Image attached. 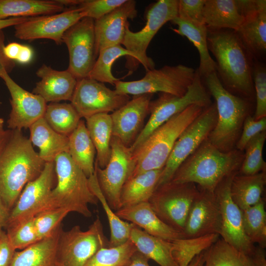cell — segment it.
<instances>
[{
    "mask_svg": "<svg viewBox=\"0 0 266 266\" xmlns=\"http://www.w3.org/2000/svg\"><path fill=\"white\" fill-rule=\"evenodd\" d=\"M207 29L208 49L220 82L231 93L250 100L254 95L252 56L235 31Z\"/></svg>",
    "mask_w": 266,
    "mask_h": 266,
    "instance_id": "1",
    "label": "cell"
},
{
    "mask_svg": "<svg viewBox=\"0 0 266 266\" xmlns=\"http://www.w3.org/2000/svg\"><path fill=\"white\" fill-rule=\"evenodd\" d=\"M0 154V194L11 210L26 184L37 178L45 163L22 130H11Z\"/></svg>",
    "mask_w": 266,
    "mask_h": 266,
    "instance_id": "2",
    "label": "cell"
},
{
    "mask_svg": "<svg viewBox=\"0 0 266 266\" xmlns=\"http://www.w3.org/2000/svg\"><path fill=\"white\" fill-rule=\"evenodd\" d=\"M244 154L236 148L222 152L207 139L178 167L171 182L192 183L200 189L214 192L226 177L238 172Z\"/></svg>",
    "mask_w": 266,
    "mask_h": 266,
    "instance_id": "3",
    "label": "cell"
},
{
    "mask_svg": "<svg viewBox=\"0 0 266 266\" xmlns=\"http://www.w3.org/2000/svg\"><path fill=\"white\" fill-rule=\"evenodd\" d=\"M202 79L215 100L217 111L216 124L207 139L220 151H230L235 148L244 122L250 115L249 100L228 91L220 82L216 71Z\"/></svg>",
    "mask_w": 266,
    "mask_h": 266,
    "instance_id": "4",
    "label": "cell"
},
{
    "mask_svg": "<svg viewBox=\"0 0 266 266\" xmlns=\"http://www.w3.org/2000/svg\"><path fill=\"white\" fill-rule=\"evenodd\" d=\"M204 108L196 104L191 105L156 129L132 153L136 164L132 177L147 171L163 168L180 134Z\"/></svg>",
    "mask_w": 266,
    "mask_h": 266,
    "instance_id": "5",
    "label": "cell"
},
{
    "mask_svg": "<svg viewBox=\"0 0 266 266\" xmlns=\"http://www.w3.org/2000/svg\"><path fill=\"white\" fill-rule=\"evenodd\" d=\"M54 164L57 184L51 191L47 209L64 208L91 217L88 205L99 201L90 188L88 178L67 153L59 155Z\"/></svg>",
    "mask_w": 266,
    "mask_h": 266,
    "instance_id": "6",
    "label": "cell"
},
{
    "mask_svg": "<svg viewBox=\"0 0 266 266\" xmlns=\"http://www.w3.org/2000/svg\"><path fill=\"white\" fill-rule=\"evenodd\" d=\"M212 103L211 95L204 85L198 69L194 81L182 97L161 93L149 104L150 118L134 143L130 147L135 151L158 127L188 106L196 104L205 108Z\"/></svg>",
    "mask_w": 266,
    "mask_h": 266,
    "instance_id": "7",
    "label": "cell"
},
{
    "mask_svg": "<svg viewBox=\"0 0 266 266\" xmlns=\"http://www.w3.org/2000/svg\"><path fill=\"white\" fill-rule=\"evenodd\" d=\"M196 70L183 65L165 66L148 71L141 79L117 81L115 90L120 94L133 96L157 92L177 97L183 96L192 84Z\"/></svg>",
    "mask_w": 266,
    "mask_h": 266,
    "instance_id": "8",
    "label": "cell"
},
{
    "mask_svg": "<svg viewBox=\"0 0 266 266\" xmlns=\"http://www.w3.org/2000/svg\"><path fill=\"white\" fill-rule=\"evenodd\" d=\"M178 0H159L150 5L145 12L146 24L139 31L126 28L123 41L125 48L141 63L146 71L154 68V61L146 54L151 41L159 30L168 21L177 17Z\"/></svg>",
    "mask_w": 266,
    "mask_h": 266,
    "instance_id": "9",
    "label": "cell"
},
{
    "mask_svg": "<svg viewBox=\"0 0 266 266\" xmlns=\"http://www.w3.org/2000/svg\"><path fill=\"white\" fill-rule=\"evenodd\" d=\"M199 191L194 183L169 181L157 187L148 202L162 221L183 233L190 207Z\"/></svg>",
    "mask_w": 266,
    "mask_h": 266,
    "instance_id": "10",
    "label": "cell"
},
{
    "mask_svg": "<svg viewBox=\"0 0 266 266\" xmlns=\"http://www.w3.org/2000/svg\"><path fill=\"white\" fill-rule=\"evenodd\" d=\"M217 120V111L214 102L204 108L182 132L173 145L156 188L170 181L180 165L207 138Z\"/></svg>",
    "mask_w": 266,
    "mask_h": 266,
    "instance_id": "11",
    "label": "cell"
},
{
    "mask_svg": "<svg viewBox=\"0 0 266 266\" xmlns=\"http://www.w3.org/2000/svg\"><path fill=\"white\" fill-rule=\"evenodd\" d=\"M108 244L101 222L97 217L85 231H82L78 225L68 231H62L58 242L57 261L64 266H83L97 251L108 247Z\"/></svg>",
    "mask_w": 266,
    "mask_h": 266,
    "instance_id": "12",
    "label": "cell"
},
{
    "mask_svg": "<svg viewBox=\"0 0 266 266\" xmlns=\"http://www.w3.org/2000/svg\"><path fill=\"white\" fill-rule=\"evenodd\" d=\"M110 147V157L106 166L100 168L95 161V169L100 189L110 207L116 211L121 208L122 187L132 177L136 163L130 147L116 137L112 136Z\"/></svg>",
    "mask_w": 266,
    "mask_h": 266,
    "instance_id": "13",
    "label": "cell"
},
{
    "mask_svg": "<svg viewBox=\"0 0 266 266\" xmlns=\"http://www.w3.org/2000/svg\"><path fill=\"white\" fill-rule=\"evenodd\" d=\"M107 87L103 83L89 77L77 80L71 104L81 118H87L100 113L118 109L131 99Z\"/></svg>",
    "mask_w": 266,
    "mask_h": 266,
    "instance_id": "14",
    "label": "cell"
},
{
    "mask_svg": "<svg viewBox=\"0 0 266 266\" xmlns=\"http://www.w3.org/2000/svg\"><path fill=\"white\" fill-rule=\"evenodd\" d=\"M95 20L84 17L70 27L63 36L69 54L67 69L77 80L88 77L98 56L96 51Z\"/></svg>",
    "mask_w": 266,
    "mask_h": 266,
    "instance_id": "15",
    "label": "cell"
},
{
    "mask_svg": "<svg viewBox=\"0 0 266 266\" xmlns=\"http://www.w3.org/2000/svg\"><path fill=\"white\" fill-rule=\"evenodd\" d=\"M56 177L54 162L45 163L40 174L24 188L10 211L6 227L47 209Z\"/></svg>",
    "mask_w": 266,
    "mask_h": 266,
    "instance_id": "16",
    "label": "cell"
},
{
    "mask_svg": "<svg viewBox=\"0 0 266 266\" xmlns=\"http://www.w3.org/2000/svg\"><path fill=\"white\" fill-rule=\"evenodd\" d=\"M84 17L85 14L77 7L56 14L29 17L14 26V35L25 40L51 39L60 45L65 33Z\"/></svg>",
    "mask_w": 266,
    "mask_h": 266,
    "instance_id": "17",
    "label": "cell"
},
{
    "mask_svg": "<svg viewBox=\"0 0 266 266\" xmlns=\"http://www.w3.org/2000/svg\"><path fill=\"white\" fill-rule=\"evenodd\" d=\"M238 172L225 178L214 191L221 216V229L219 235L237 249L250 253L255 251L256 246L245 235L242 226L241 210L233 202L231 195V183L233 176Z\"/></svg>",
    "mask_w": 266,
    "mask_h": 266,
    "instance_id": "18",
    "label": "cell"
},
{
    "mask_svg": "<svg viewBox=\"0 0 266 266\" xmlns=\"http://www.w3.org/2000/svg\"><path fill=\"white\" fill-rule=\"evenodd\" d=\"M0 78L7 87L11 99V110L7 120L10 130L28 129L43 117L47 103L39 96L30 93L17 84L7 73Z\"/></svg>",
    "mask_w": 266,
    "mask_h": 266,
    "instance_id": "19",
    "label": "cell"
},
{
    "mask_svg": "<svg viewBox=\"0 0 266 266\" xmlns=\"http://www.w3.org/2000/svg\"><path fill=\"white\" fill-rule=\"evenodd\" d=\"M198 189L186 219L183 232L184 238L219 235L221 232L220 209L214 192Z\"/></svg>",
    "mask_w": 266,
    "mask_h": 266,
    "instance_id": "20",
    "label": "cell"
},
{
    "mask_svg": "<svg viewBox=\"0 0 266 266\" xmlns=\"http://www.w3.org/2000/svg\"><path fill=\"white\" fill-rule=\"evenodd\" d=\"M153 94L133 96L123 106L110 114L112 136L130 147L143 129L144 120L149 113Z\"/></svg>",
    "mask_w": 266,
    "mask_h": 266,
    "instance_id": "21",
    "label": "cell"
},
{
    "mask_svg": "<svg viewBox=\"0 0 266 266\" xmlns=\"http://www.w3.org/2000/svg\"><path fill=\"white\" fill-rule=\"evenodd\" d=\"M136 2L126 0L113 10L94 21L96 51L105 48L121 45L126 28L129 26L128 19L137 16Z\"/></svg>",
    "mask_w": 266,
    "mask_h": 266,
    "instance_id": "22",
    "label": "cell"
},
{
    "mask_svg": "<svg viewBox=\"0 0 266 266\" xmlns=\"http://www.w3.org/2000/svg\"><path fill=\"white\" fill-rule=\"evenodd\" d=\"M36 74L40 80L36 83L33 93L40 96L46 103L70 101L77 80L67 69L60 71L43 65Z\"/></svg>",
    "mask_w": 266,
    "mask_h": 266,
    "instance_id": "23",
    "label": "cell"
},
{
    "mask_svg": "<svg viewBox=\"0 0 266 266\" xmlns=\"http://www.w3.org/2000/svg\"><path fill=\"white\" fill-rule=\"evenodd\" d=\"M115 213L121 219L131 222L153 236L170 241L184 238L183 233L162 221L148 202L121 207Z\"/></svg>",
    "mask_w": 266,
    "mask_h": 266,
    "instance_id": "24",
    "label": "cell"
},
{
    "mask_svg": "<svg viewBox=\"0 0 266 266\" xmlns=\"http://www.w3.org/2000/svg\"><path fill=\"white\" fill-rule=\"evenodd\" d=\"M204 266H266L264 249L257 246L250 253L240 251L219 238L204 251Z\"/></svg>",
    "mask_w": 266,
    "mask_h": 266,
    "instance_id": "25",
    "label": "cell"
},
{
    "mask_svg": "<svg viewBox=\"0 0 266 266\" xmlns=\"http://www.w3.org/2000/svg\"><path fill=\"white\" fill-rule=\"evenodd\" d=\"M253 59L258 61L266 51V0H259L257 6L244 16L235 31Z\"/></svg>",
    "mask_w": 266,
    "mask_h": 266,
    "instance_id": "26",
    "label": "cell"
},
{
    "mask_svg": "<svg viewBox=\"0 0 266 266\" xmlns=\"http://www.w3.org/2000/svg\"><path fill=\"white\" fill-rule=\"evenodd\" d=\"M33 145L39 149L40 158L45 162H54L56 158L68 152V137L54 131L43 117L38 119L29 128Z\"/></svg>",
    "mask_w": 266,
    "mask_h": 266,
    "instance_id": "27",
    "label": "cell"
},
{
    "mask_svg": "<svg viewBox=\"0 0 266 266\" xmlns=\"http://www.w3.org/2000/svg\"><path fill=\"white\" fill-rule=\"evenodd\" d=\"M62 225L50 236L16 251L10 266H55Z\"/></svg>",
    "mask_w": 266,
    "mask_h": 266,
    "instance_id": "28",
    "label": "cell"
},
{
    "mask_svg": "<svg viewBox=\"0 0 266 266\" xmlns=\"http://www.w3.org/2000/svg\"><path fill=\"white\" fill-rule=\"evenodd\" d=\"M129 239L137 251L160 266H178L172 255L171 241L150 235L135 225Z\"/></svg>",
    "mask_w": 266,
    "mask_h": 266,
    "instance_id": "29",
    "label": "cell"
},
{
    "mask_svg": "<svg viewBox=\"0 0 266 266\" xmlns=\"http://www.w3.org/2000/svg\"><path fill=\"white\" fill-rule=\"evenodd\" d=\"M177 26L172 30L177 34L187 37L195 46L200 55L198 69L202 78L216 71L215 61L210 55L207 44V28L204 24H195L176 17L171 21Z\"/></svg>",
    "mask_w": 266,
    "mask_h": 266,
    "instance_id": "30",
    "label": "cell"
},
{
    "mask_svg": "<svg viewBox=\"0 0 266 266\" xmlns=\"http://www.w3.org/2000/svg\"><path fill=\"white\" fill-rule=\"evenodd\" d=\"M203 23L209 29H230L236 31L244 18L235 0H205Z\"/></svg>",
    "mask_w": 266,
    "mask_h": 266,
    "instance_id": "31",
    "label": "cell"
},
{
    "mask_svg": "<svg viewBox=\"0 0 266 266\" xmlns=\"http://www.w3.org/2000/svg\"><path fill=\"white\" fill-rule=\"evenodd\" d=\"M65 7L60 0H0V19L53 14Z\"/></svg>",
    "mask_w": 266,
    "mask_h": 266,
    "instance_id": "32",
    "label": "cell"
},
{
    "mask_svg": "<svg viewBox=\"0 0 266 266\" xmlns=\"http://www.w3.org/2000/svg\"><path fill=\"white\" fill-rule=\"evenodd\" d=\"M266 182V171L250 175L236 173L231 185L233 200L241 210L256 204L263 199Z\"/></svg>",
    "mask_w": 266,
    "mask_h": 266,
    "instance_id": "33",
    "label": "cell"
},
{
    "mask_svg": "<svg viewBox=\"0 0 266 266\" xmlns=\"http://www.w3.org/2000/svg\"><path fill=\"white\" fill-rule=\"evenodd\" d=\"M163 169L147 171L130 178L121 191V208L148 202L156 188Z\"/></svg>",
    "mask_w": 266,
    "mask_h": 266,
    "instance_id": "34",
    "label": "cell"
},
{
    "mask_svg": "<svg viewBox=\"0 0 266 266\" xmlns=\"http://www.w3.org/2000/svg\"><path fill=\"white\" fill-rule=\"evenodd\" d=\"M68 137V154L88 178L95 172L96 150L84 120Z\"/></svg>",
    "mask_w": 266,
    "mask_h": 266,
    "instance_id": "35",
    "label": "cell"
},
{
    "mask_svg": "<svg viewBox=\"0 0 266 266\" xmlns=\"http://www.w3.org/2000/svg\"><path fill=\"white\" fill-rule=\"evenodd\" d=\"M85 120L86 127L96 150V161L100 168H104L111 155L112 123L110 114H97Z\"/></svg>",
    "mask_w": 266,
    "mask_h": 266,
    "instance_id": "36",
    "label": "cell"
},
{
    "mask_svg": "<svg viewBox=\"0 0 266 266\" xmlns=\"http://www.w3.org/2000/svg\"><path fill=\"white\" fill-rule=\"evenodd\" d=\"M88 182L91 191L101 203L107 216L110 230L108 247L124 244L129 239L130 232L134 224L121 219L113 212L100 189L95 169L94 173L88 177Z\"/></svg>",
    "mask_w": 266,
    "mask_h": 266,
    "instance_id": "37",
    "label": "cell"
},
{
    "mask_svg": "<svg viewBox=\"0 0 266 266\" xmlns=\"http://www.w3.org/2000/svg\"><path fill=\"white\" fill-rule=\"evenodd\" d=\"M43 118L54 131L68 136L81 118L71 103L54 102L47 104Z\"/></svg>",
    "mask_w": 266,
    "mask_h": 266,
    "instance_id": "38",
    "label": "cell"
},
{
    "mask_svg": "<svg viewBox=\"0 0 266 266\" xmlns=\"http://www.w3.org/2000/svg\"><path fill=\"white\" fill-rule=\"evenodd\" d=\"M244 232L254 244L266 246V213L263 199L256 204L241 210Z\"/></svg>",
    "mask_w": 266,
    "mask_h": 266,
    "instance_id": "39",
    "label": "cell"
},
{
    "mask_svg": "<svg viewBox=\"0 0 266 266\" xmlns=\"http://www.w3.org/2000/svg\"><path fill=\"white\" fill-rule=\"evenodd\" d=\"M219 237L213 233L172 241L173 257L178 266H187L195 256L207 249Z\"/></svg>",
    "mask_w": 266,
    "mask_h": 266,
    "instance_id": "40",
    "label": "cell"
},
{
    "mask_svg": "<svg viewBox=\"0 0 266 266\" xmlns=\"http://www.w3.org/2000/svg\"><path fill=\"white\" fill-rule=\"evenodd\" d=\"M124 56L133 58V54L121 45L101 50L88 77L101 83H108L114 85L115 83L120 79L116 78L112 74V66L117 59Z\"/></svg>",
    "mask_w": 266,
    "mask_h": 266,
    "instance_id": "41",
    "label": "cell"
},
{
    "mask_svg": "<svg viewBox=\"0 0 266 266\" xmlns=\"http://www.w3.org/2000/svg\"><path fill=\"white\" fill-rule=\"evenodd\" d=\"M136 251L134 244L129 239L119 246L101 248L83 266H127Z\"/></svg>",
    "mask_w": 266,
    "mask_h": 266,
    "instance_id": "42",
    "label": "cell"
},
{
    "mask_svg": "<svg viewBox=\"0 0 266 266\" xmlns=\"http://www.w3.org/2000/svg\"><path fill=\"white\" fill-rule=\"evenodd\" d=\"M266 139V132H263L251 138L246 145L244 158L238 173L242 175H254L265 171L266 163L262 153Z\"/></svg>",
    "mask_w": 266,
    "mask_h": 266,
    "instance_id": "43",
    "label": "cell"
},
{
    "mask_svg": "<svg viewBox=\"0 0 266 266\" xmlns=\"http://www.w3.org/2000/svg\"><path fill=\"white\" fill-rule=\"evenodd\" d=\"M34 217L6 227V232L12 246L22 250L40 240L34 224Z\"/></svg>",
    "mask_w": 266,
    "mask_h": 266,
    "instance_id": "44",
    "label": "cell"
},
{
    "mask_svg": "<svg viewBox=\"0 0 266 266\" xmlns=\"http://www.w3.org/2000/svg\"><path fill=\"white\" fill-rule=\"evenodd\" d=\"M70 212L66 208H55L45 210L34 216V226L39 239L51 235L62 225V221Z\"/></svg>",
    "mask_w": 266,
    "mask_h": 266,
    "instance_id": "45",
    "label": "cell"
},
{
    "mask_svg": "<svg viewBox=\"0 0 266 266\" xmlns=\"http://www.w3.org/2000/svg\"><path fill=\"white\" fill-rule=\"evenodd\" d=\"M253 79L256 100L253 117L257 120L266 117V68L259 61L254 62Z\"/></svg>",
    "mask_w": 266,
    "mask_h": 266,
    "instance_id": "46",
    "label": "cell"
},
{
    "mask_svg": "<svg viewBox=\"0 0 266 266\" xmlns=\"http://www.w3.org/2000/svg\"><path fill=\"white\" fill-rule=\"evenodd\" d=\"M126 0H81L77 6L85 14V17L94 20L109 13Z\"/></svg>",
    "mask_w": 266,
    "mask_h": 266,
    "instance_id": "47",
    "label": "cell"
},
{
    "mask_svg": "<svg viewBox=\"0 0 266 266\" xmlns=\"http://www.w3.org/2000/svg\"><path fill=\"white\" fill-rule=\"evenodd\" d=\"M205 1V0H179L177 17L195 24H204L203 12Z\"/></svg>",
    "mask_w": 266,
    "mask_h": 266,
    "instance_id": "48",
    "label": "cell"
},
{
    "mask_svg": "<svg viewBox=\"0 0 266 266\" xmlns=\"http://www.w3.org/2000/svg\"><path fill=\"white\" fill-rule=\"evenodd\" d=\"M266 130V117L256 120L249 115L245 119L240 137L235 148L240 151L244 150L248 141L258 134Z\"/></svg>",
    "mask_w": 266,
    "mask_h": 266,
    "instance_id": "49",
    "label": "cell"
},
{
    "mask_svg": "<svg viewBox=\"0 0 266 266\" xmlns=\"http://www.w3.org/2000/svg\"><path fill=\"white\" fill-rule=\"evenodd\" d=\"M16 251L3 231L0 234V266H10Z\"/></svg>",
    "mask_w": 266,
    "mask_h": 266,
    "instance_id": "50",
    "label": "cell"
},
{
    "mask_svg": "<svg viewBox=\"0 0 266 266\" xmlns=\"http://www.w3.org/2000/svg\"><path fill=\"white\" fill-rule=\"evenodd\" d=\"M5 36L0 31V77L5 73L9 74L15 66V62L6 57L4 53Z\"/></svg>",
    "mask_w": 266,
    "mask_h": 266,
    "instance_id": "51",
    "label": "cell"
},
{
    "mask_svg": "<svg viewBox=\"0 0 266 266\" xmlns=\"http://www.w3.org/2000/svg\"><path fill=\"white\" fill-rule=\"evenodd\" d=\"M33 57V49L29 46L21 45L18 57L16 61L21 64L30 63Z\"/></svg>",
    "mask_w": 266,
    "mask_h": 266,
    "instance_id": "52",
    "label": "cell"
},
{
    "mask_svg": "<svg viewBox=\"0 0 266 266\" xmlns=\"http://www.w3.org/2000/svg\"><path fill=\"white\" fill-rule=\"evenodd\" d=\"M22 44L17 42H10L5 45L4 53L7 58L13 61H16Z\"/></svg>",
    "mask_w": 266,
    "mask_h": 266,
    "instance_id": "53",
    "label": "cell"
},
{
    "mask_svg": "<svg viewBox=\"0 0 266 266\" xmlns=\"http://www.w3.org/2000/svg\"><path fill=\"white\" fill-rule=\"evenodd\" d=\"M10 210L5 205L0 194V234L5 228L9 217Z\"/></svg>",
    "mask_w": 266,
    "mask_h": 266,
    "instance_id": "54",
    "label": "cell"
},
{
    "mask_svg": "<svg viewBox=\"0 0 266 266\" xmlns=\"http://www.w3.org/2000/svg\"><path fill=\"white\" fill-rule=\"evenodd\" d=\"M149 259L141 253L136 251L132 258L130 264L127 266H150Z\"/></svg>",
    "mask_w": 266,
    "mask_h": 266,
    "instance_id": "55",
    "label": "cell"
},
{
    "mask_svg": "<svg viewBox=\"0 0 266 266\" xmlns=\"http://www.w3.org/2000/svg\"><path fill=\"white\" fill-rule=\"evenodd\" d=\"M27 18V17H18L0 19V31L2 30V29L4 28L12 26H14L19 23L24 22Z\"/></svg>",
    "mask_w": 266,
    "mask_h": 266,
    "instance_id": "56",
    "label": "cell"
},
{
    "mask_svg": "<svg viewBox=\"0 0 266 266\" xmlns=\"http://www.w3.org/2000/svg\"><path fill=\"white\" fill-rule=\"evenodd\" d=\"M11 132V130H5L3 128L0 129V154L7 142Z\"/></svg>",
    "mask_w": 266,
    "mask_h": 266,
    "instance_id": "57",
    "label": "cell"
},
{
    "mask_svg": "<svg viewBox=\"0 0 266 266\" xmlns=\"http://www.w3.org/2000/svg\"><path fill=\"white\" fill-rule=\"evenodd\" d=\"M204 251L195 256L187 266H204Z\"/></svg>",
    "mask_w": 266,
    "mask_h": 266,
    "instance_id": "58",
    "label": "cell"
},
{
    "mask_svg": "<svg viewBox=\"0 0 266 266\" xmlns=\"http://www.w3.org/2000/svg\"><path fill=\"white\" fill-rule=\"evenodd\" d=\"M4 120L3 119L0 117V129L3 128Z\"/></svg>",
    "mask_w": 266,
    "mask_h": 266,
    "instance_id": "59",
    "label": "cell"
},
{
    "mask_svg": "<svg viewBox=\"0 0 266 266\" xmlns=\"http://www.w3.org/2000/svg\"><path fill=\"white\" fill-rule=\"evenodd\" d=\"M55 266H64L60 263L57 261Z\"/></svg>",
    "mask_w": 266,
    "mask_h": 266,
    "instance_id": "60",
    "label": "cell"
}]
</instances>
